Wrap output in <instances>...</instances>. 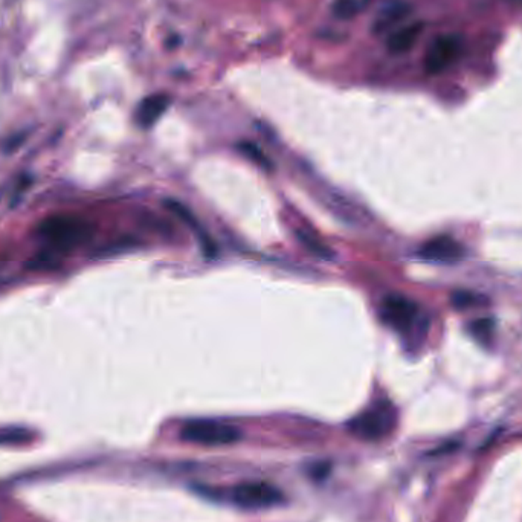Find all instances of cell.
Segmentation results:
<instances>
[{"label": "cell", "mask_w": 522, "mask_h": 522, "mask_svg": "<svg viewBox=\"0 0 522 522\" xmlns=\"http://www.w3.org/2000/svg\"><path fill=\"white\" fill-rule=\"evenodd\" d=\"M411 13V5L406 0H385L378 9L373 22V32L382 34L396 23L402 22Z\"/></svg>", "instance_id": "cell-8"}, {"label": "cell", "mask_w": 522, "mask_h": 522, "mask_svg": "<svg viewBox=\"0 0 522 522\" xmlns=\"http://www.w3.org/2000/svg\"><path fill=\"white\" fill-rule=\"evenodd\" d=\"M418 259L428 263L455 264L464 256V247L451 237H435L418 247Z\"/></svg>", "instance_id": "cell-7"}, {"label": "cell", "mask_w": 522, "mask_h": 522, "mask_svg": "<svg viewBox=\"0 0 522 522\" xmlns=\"http://www.w3.org/2000/svg\"><path fill=\"white\" fill-rule=\"evenodd\" d=\"M297 235L299 238V242L304 244L309 251L316 254L318 256H323V259H333L332 251H330L325 244L318 242L315 237H311V235H309L306 232H301V231H298Z\"/></svg>", "instance_id": "cell-14"}, {"label": "cell", "mask_w": 522, "mask_h": 522, "mask_svg": "<svg viewBox=\"0 0 522 522\" xmlns=\"http://www.w3.org/2000/svg\"><path fill=\"white\" fill-rule=\"evenodd\" d=\"M425 30V25L421 22H416L400 27L396 32L390 35L387 42L388 51L392 54H405L408 52L412 46H414Z\"/></svg>", "instance_id": "cell-10"}, {"label": "cell", "mask_w": 522, "mask_h": 522, "mask_svg": "<svg viewBox=\"0 0 522 522\" xmlns=\"http://www.w3.org/2000/svg\"><path fill=\"white\" fill-rule=\"evenodd\" d=\"M232 501L243 509L259 510L281 504L284 501V495L272 484L251 481L235 485L232 490Z\"/></svg>", "instance_id": "cell-4"}, {"label": "cell", "mask_w": 522, "mask_h": 522, "mask_svg": "<svg viewBox=\"0 0 522 522\" xmlns=\"http://www.w3.org/2000/svg\"><path fill=\"white\" fill-rule=\"evenodd\" d=\"M170 106V97L158 94L147 97L141 101V104L137 106L136 110V123L139 124L142 128L151 127L158 119L167 112Z\"/></svg>", "instance_id": "cell-9"}, {"label": "cell", "mask_w": 522, "mask_h": 522, "mask_svg": "<svg viewBox=\"0 0 522 522\" xmlns=\"http://www.w3.org/2000/svg\"><path fill=\"white\" fill-rule=\"evenodd\" d=\"M463 39L460 34H443L429 44L425 55V68L429 73H440L460 57Z\"/></svg>", "instance_id": "cell-5"}, {"label": "cell", "mask_w": 522, "mask_h": 522, "mask_svg": "<svg viewBox=\"0 0 522 522\" xmlns=\"http://www.w3.org/2000/svg\"><path fill=\"white\" fill-rule=\"evenodd\" d=\"M180 438L204 446H223L242 438L240 429L217 420H191L180 429Z\"/></svg>", "instance_id": "cell-3"}, {"label": "cell", "mask_w": 522, "mask_h": 522, "mask_svg": "<svg viewBox=\"0 0 522 522\" xmlns=\"http://www.w3.org/2000/svg\"><path fill=\"white\" fill-rule=\"evenodd\" d=\"M452 306L455 309H460V310H464L467 307H471L473 304H476L478 302V299H476V297L473 295V293H469V292H455L452 298Z\"/></svg>", "instance_id": "cell-16"}, {"label": "cell", "mask_w": 522, "mask_h": 522, "mask_svg": "<svg viewBox=\"0 0 522 522\" xmlns=\"http://www.w3.org/2000/svg\"><path fill=\"white\" fill-rule=\"evenodd\" d=\"M361 9L359 0H336L333 4V14L341 18V20H348L353 18Z\"/></svg>", "instance_id": "cell-13"}, {"label": "cell", "mask_w": 522, "mask_h": 522, "mask_svg": "<svg viewBox=\"0 0 522 522\" xmlns=\"http://www.w3.org/2000/svg\"><path fill=\"white\" fill-rule=\"evenodd\" d=\"M493 328H495V323H493V319H490V318L476 319L469 327L471 333L478 339H487L489 336H492Z\"/></svg>", "instance_id": "cell-15"}, {"label": "cell", "mask_w": 522, "mask_h": 522, "mask_svg": "<svg viewBox=\"0 0 522 522\" xmlns=\"http://www.w3.org/2000/svg\"><path fill=\"white\" fill-rule=\"evenodd\" d=\"M238 150H240V153L244 154L247 159L255 162L256 165H260V167H263V168H271L272 167L268 156H266L255 144L240 142V144H238Z\"/></svg>", "instance_id": "cell-12"}, {"label": "cell", "mask_w": 522, "mask_h": 522, "mask_svg": "<svg viewBox=\"0 0 522 522\" xmlns=\"http://www.w3.org/2000/svg\"><path fill=\"white\" fill-rule=\"evenodd\" d=\"M167 206L173 211L174 214H178V216L183 220V222H187V223L191 226V229H194V232L199 235V237H197V238H199V242H200L201 247H204V252H205L208 256L216 255V246H214V243L211 242V238L206 235V232H205L204 229H201V226L197 223V220L194 218V216H192L185 206H183L182 204H179V201H176V200H170V201H167Z\"/></svg>", "instance_id": "cell-11"}, {"label": "cell", "mask_w": 522, "mask_h": 522, "mask_svg": "<svg viewBox=\"0 0 522 522\" xmlns=\"http://www.w3.org/2000/svg\"><path fill=\"white\" fill-rule=\"evenodd\" d=\"M396 409L387 400L374 403L373 406L366 408L359 416H356L348 429L356 437L362 440H380L387 437L396 425Z\"/></svg>", "instance_id": "cell-2"}, {"label": "cell", "mask_w": 522, "mask_h": 522, "mask_svg": "<svg viewBox=\"0 0 522 522\" xmlns=\"http://www.w3.org/2000/svg\"><path fill=\"white\" fill-rule=\"evenodd\" d=\"M418 315V307L406 297L388 295L382 301L380 316L385 324L397 330L399 333H408L414 325Z\"/></svg>", "instance_id": "cell-6"}, {"label": "cell", "mask_w": 522, "mask_h": 522, "mask_svg": "<svg viewBox=\"0 0 522 522\" xmlns=\"http://www.w3.org/2000/svg\"><path fill=\"white\" fill-rule=\"evenodd\" d=\"M37 232L55 249L63 251L87 242L94 229L86 220L75 216H52L43 220Z\"/></svg>", "instance_id": "cell-1"}]
</instances>
